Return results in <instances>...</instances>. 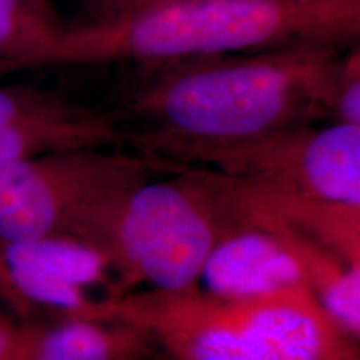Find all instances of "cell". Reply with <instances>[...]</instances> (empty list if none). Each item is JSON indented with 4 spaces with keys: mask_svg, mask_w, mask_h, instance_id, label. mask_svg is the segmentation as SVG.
<instances>
[{
    "mask_svg": "<svg viewBox=\"0 0 360 360\" xmlns=\"http://www.w3.org/2000/svg\"><path fill=\"white\" fill-rule=\"evenodd\" d=\"M345 49L294 47L172 62L129 102L150 129L125 141L164 160L332 119Z\"/></svg>",
    "mask_w": 360,
    "mask_h": 360,
    "instance_id": "obj_1",
    "label": "cell"
},
{
    "mask_svg": "<svg viewBox=\"0 0 360 360\" xmlns=\"http://www.w3.org/2000/svg\"><path fill=\"white\" fill-rule=\"evenodd\" d=\"M359 37L360 0H164L110 24L65 29L47 67L349 49Z\"/></svg>",
    "mask_w": 360,
    "mask_h": 360,
    "instance_id": "obj_2",
    "label": "cell"
},
{
    "mask_svg": "<svg viewBox=\"0 0 360 360\" xmlns=\"http://www.w3.org/2000/svg\"><path fill=\"white\" fill-rule=\"evenodd\" d=\"M119 321L177 360H334L340 328L310 287L231 299L207 292H148L96 305L90 321Z\"/></svg>",
    "mask_w": 360,
    "mask_h": 360,
    "instance_id": "obj_3",
    "label": "cell"
},
{
    "mask_svg": "<svg viewBox=\"0 0 360 360\" xmlns=\"http://www.w3.org/2000/svg\"><path fill=\"white\" fill-rule=\"evenodd\" d=\"M164 167L186 174L130 188L112 210L102 238H114V250L154 290L182 294L193 290L215 242L233 229L229 220L242 219V210L224 175Z\"/></svg>",
    "mask_w": 360,
    "mask_h": 360,
    "instance_id": "obj_4",
    "label": "cell"
},
{
    "mask_svg": "<svg viewBox=\"0 0 360 360\" xmlns=\"http://www.w3.org/2000/svg\"><path fill=\"white\" fill-rule=\"evenodd\" d=\"M159 165H215L220 175L265 191L360 209V125H302L233 146L192 148Z\"/></svg>",
    "mask_w": 360,
    "mask_h": 360,
    "instance_id": "obj_5",
    "label": "cell"
},
{
    "mask_svg": "<svg viewBox=\"0 0 360 360\" xmlns=\"http://www.w3.org/2000/svg\"><path fill=\"white\" fill-rule=\"evenodd\" d=\"M101 247L75 237L53 236L0 244V281L29 304L89 319L96 305L87 292L107 269Z\"/></svg>",
    "mask_w": 360,
    "mask_h": 360,
    "instance_id": "obj_6",
    "label": "cell"
},
{
    "mask_svg": "<svg viewBox=\"0 0 360 360\" xmlns=\"http://www.w3.org/2000/svg\"><path fill=\"white\" fill-rule=\"evenodd\" d=\"M199 281L207 294L231 299L309 287L290 231L260 214H250L215 242Z\"/></svg>",
    "mask_w": 360,
    "mask_h": 360,
    "instance_id": "obj_7",
    "label": "cell"
},
{
    "mask_svg": "<svg viewBox=\"0 0 360 360\" xmlns=\"http://www.w3.org/2000/svg\"><path fill=\"white\" fill-rule=\"evenodd\" d=\"M110 115L84 107L64 117L27 120L0 129V162L35 159L79 148H102L125 141Z\"/></svg>",
    "mask_w": 360,
    "mask_h": 360,
    "instance_id": "obj_8",
    "label": "cell"
},
{
    "mask_svg": "<svg viewBox=\"0 0 360 360\" xmlns=\"http://www.w3.org/2000/svg\"><path fill=\"white\" fill-rule=\"evenodd\" d=\"M65 27L30 0H0V72L47 67Z\"/></svg>",
    "mask_w": 360,
    "mask_h": 360,
    "instance_id": "obj_9",
    "label": "cell"
},
{
    "mask_svg": "<svg viewBox=\"0 0 360 360\" xmlns=\"http://www.w3.org/2000/svg\"><path fill=\"white\" fill-rule=\"evenodd\" d=\"M127 332L101 327L97 321L70 319L34 337L29 360H127Z\"/></svg>",
    "mask_w": 360,
    "mask_h": 360,
    "instance_id": "obj_10",
    "label": "cell"
},
{
    "mask_svg": "<svg viewBox=\"0 0 360 360\" xmlns=\"http://www.w3.org/2000/svg\"><path fill=\"white\" fill-rule=\"evenodd\" d=\"M84 107L44 89L30 85H4L0 87V129L27 120L72 115Z\"/></svg>",
    "mask_w": 360,
    "mask_h": 360,
    "instance_id": "obj_11",
    "label": "cell"
},
{
    "mask_svg": "<svg viewBox=\"0 0 360 360\" xmlns=\"http://www.w3.org/2000/svg\"><path fill=\"white\" fill-rule=\"evenodd\" d=\"M334 122L360 125V53L359 47L345 53L342 72L337 84L334 109Z\"/></svg>",
    "mask_w": 360,
    "mask_h": 360,
    "instance_id": "obj_12",
    "label": "cell"
},
{
    "mask_svg": "<svg viewBox=\"0 0 360 360\" xmlns=\"http://www.w3.org/2000/svg\"><path fill=\"white\" fill-rule=\"evenodd\" d=\"M89 15L87 25H105L129 15L132 0H80Z\"/></svg>",
    "mask_w": 360,
    "mask_h": 360,
    "instance_id": "obj_13",
    "label": "cell"
},
{
    "mask_svg": "<svg viewBox=\"0 0 360 360\" xmlns=\"http://www.w3.org/2000/svg\"><path fill=\"white\" fill-rule=\"evenodd\" d=\"M32 340L20 335L0 317V360H29Z\"/></svg>",
    "mask_w": 360,
    "mask_h": 360,
    "instance_id": "obj_14",
    "label": "cell"
},
{
    "mask_svg": "<svg viewBox=\"0 0 360 360\" xmlns=\"http://www.w3.org/2000/svg\"><path fill=\"white\" fill-rule=\"evenodd\" d=\"M30 2H34L35 6H37L39 8H42L44 12L51 13V15H57L56 8H53V6H52L51 0H30Z\"/></svg>",
    "mask_w": 360,
    "mask_h": 360,
    "instance_id": "obj_15",
    "label": "cell"
},
{
    "mask_svg": "<svg viewBox=\"0 0 360 360\" xmlns=\"http://www.w3.org/2000/svg\"><path fill=\"white\" fill-rule=\"evenodd\" d=\"M155 2H159V0H132V11H130V13L141 11V8H146L148 6H154Z\"/></svg>",
    "mask_w": 360,
    "mask_h": 360,
    "instance_id": "obj_16",
    "label": "cell"
},
{
    "mask_svg": "<svg viewBox=\"0 0 360 360\" xmlns=\"http://www.w3.org/2000/svg\"><path fill=\"white\" fill-rule=\"evenodd\" d=\"M342 357H344V355H342ZM342 357H339V359H334V360H342Z\"/></svg>",
    "mask_w": 360,
    "mask_h": 360,
    "instance_id": "obj_17",
    "label": "cell"
},
{
    "mask_svg": "<svg viewBox=\"0 0 360 360\" xmlns=\"http://www.w3.org/2000/svg\"><path fill=\"white\" fill-rule=\"evenodd\" d=\"M159 2H164V0H159ZM159 2H155V4H159ZM148 7H150V6H148Z\"/></svg>",
    "mask_w": 360,
    "mask_h": 360,
    "instance_id": "obj_18",
    "label": "cell"
}]
</instances>
